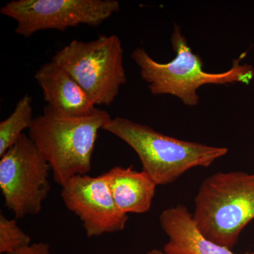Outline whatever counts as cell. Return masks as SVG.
<instances>
[{"label":"cell","instance_id":"cell-16","mask_svg":"<svg viewBox=\"0 0 254 254\" xmlns=\"http://www.w3.org/2000/svg\"><path fill=\"white\" fill-rule=\"evenodd\" d=\"M251 180L254 182V175H251Z\"/></svg>","mask_w":254,"mask_h":254},{"label":"cell","instance_id":"cell-7","mask_svg":"<svg viewBox=\"0 0 254 254\" xmlns=\"http://www.w3.org/2000/svg\"><path fill=\"white\" fill-rule=\"evenodd\" d=\"M120 9L116 0H13L0 13L15 20V33L28 38L45 30L64 31L81 24L97 27Z\"/></svg>","mask_w":254,"mask_h":254},{"label":"cell","instance_id":"cell-1","mask_svg":"<svg viewBox=\"0 0 254 254\" xmlns=\"http://www.w3.org/2000/svg\"><path fill=\"white\" fill-rule=\"evenodd\" d=\"M111 119L98 108L83 116L67 117L48 105L34 118L28 136L49 163L58 185L63 187L72 177L90 173L98 132Z\"/></svg>","mask_w":254,"mask_h":254},{"label":"cell","instance_id":"cell-10","mask_svg":"<svg viewBox=\"0 0 254 254\" xmlns=\"http://www.w3.org/2000/svg\"><path fill=\"white\" fill-rule=\"evenodd\" d=\"M159 220L169 238L163 247V252L167 254H236L205 238L195 226L192 214L185 205L165 209Z\"/></svg>","mask_w":254,"mask_h":254},{"label":"cell","instance_id":"cell-5","mask_svg":"<svg viewBox=\"0 0 254 254\" xmlns=\"http://www.w3.org/2000/svg\"><path fill=\"white\" fill-rule=\"evenodd\" d=\"M52 61L77 81L95 105H111L127 82L123 43L116 35H103L88 42L74 40Z\"/></svg>","mask_w":254,"mask_h":254},{"label":"cell","instance_id":"cell-13","mask_svg":"<svg viewBox=\"0 0 254 254\" xmlns=\"http://www.w3.org/2000/svg\"><path fill=\"white\" fill-rule=\"evenodd\" d=\"M31 245V238L18 226L16 220L0 214V254L13 253Z\"/></svg>","mask_w":254,"mask_h":254},{"label":"cell","instance_id":"cell-15","mask_svg":"<svg viewBox=\"0 0 254 254\" xmlns=\"http://www.w3.org/2000/svg\"><path fill=\"white\" fill-rule=\"evenodd\" d=\"M147 254H167L163 252V251H160L158 250H153L148 252Z\"/></svg>","mask_w":254,"mask_h":254},{"label":"cell","instance_id":"cell-4","mask_svg":"<svg viewBox=\"0 0 254 254\" xmlns=\"http://www.w3.org/2000/svg\"><path fill=\"white\" fill-rule=\"evenodd\" d=\"M192 218L200 233L232 250L241 232L254 219V182L243 172L207 177L195 198Z\"/></svg>","mask_w":254,"mask_h":254},{"label":"cell","instance_id":"cell-14","mask_svg":"<svg viewBox=\"0 0 254 254\" xmlns=\"http://www.w3.org/2000/svg\"><path fill=\"white\" fill-rule=\"evenodd\" d=\"M8 254H53L49 245L43 242L31 244V245L21 250L16 251L13 253Z\"/></svg>","mask_w":254,"mask_h":254},{"label":"cell","instance_id":"cell-2","mask_svg":"<svg viewBox=\"0 0 254 254\" xmlns=\"http://www.w3.org/2000/svg\"><path fill=\"white\" fill-rule=\"evenodd\" d=\"M171 44L175 58L168 63H158L142 48L131 53L132 60L140 68L141 78L148 83L152 94L174 95L184 104L193 107L199 102L198 90L203 85L249 84L254 78L253 66L240 63L245 54L234 60L232 67L225 72L205 71L200 55L192 51L177 24L173 27Z\"/></svg>","mask_w":254,"mask_h":254},{"label":"cell","instance_id":"cell-6","mask_svg":"<svg viewBox=\"0 0 254 254\" xmlns=\"http://www.w3.org/2000/svg\"><path fill=\"white\" fill-rule=\"evenodd\" d=\"M51 167L36 145L23 134L0 160V189L5 205L16 219L41 212L49 195Z\"/></svg>","mask_w":254,"mask_h":254},{"label":"cell","instance_id":"cell-11","mask_svg":"<svg viewBox=\"0 0 254 254\" xmlns=\"http://www.w3.org/2000/svg\"><path fill=\"white\" fill-rule=\"evenodd\" d=\"M105 175L120 212L128 215L149 211L158 185L148 174L132 167L116 166Z\"/></svg>","mask_w":254,"mask_h":254},{"label":"cell","instance_id":"cell-3","mask_svg":"<svg viewBox=\"0 0 254 254\" xmlns=\"http://www.w3.org/2000/svg\"><path fill=\"white\" fill-rule=\"evenodd\" d=\"M103 130L118 136L136 152L142 171L157 185L176 181L190 169L210 166L225 156L228 148L183 141L166 136L128 119L112 118Z\"/></svg>","mask_w":254,"mask_h":254},{"label":"cell","instance_id":"cell-8","mask_svg":"<svg viewBox=\"0 0 254 254\" xmlns=\"http://www.w3.org/2000/svg\"><path fill=\"white\" fill-rule=\"evenodd\" d=\"M65 206L77 215L88 238L122 231L128 215L114 201L105 173L98 177L76 175L62 187Z\"/></svg>","mask_w":254,"mask_h":254},{"label":"cell","instance_id":"cell-12","mask_svg":"<svg viewBox=\"0 0 254 254\" xmlns=\"http://www.w3.org/2000/svg\"><path fill=\"white\" fill-rule=\"evenodd\" d=\"M32 101L29 95H25L13 113L0 123V157L19 140L25 129H29L34 120Z\"/></svg>","mask_w":254,"mask_h":254},{"label":"cell","instance_id":"cell-9","mask_svg":"<svg viewBox=\"0 0 254 254\" xmlns=\"http://www.w3.org/2000/svg\"><path fill=\"white\" fill-rule=\"evenodd\" d=\"M47 105L55 113L67 117L88 115L95 104L81 86L66 71L53 61L44 64L35 74Z\"/></svg>","mask_w":254,"mask_h":254}]
</instances>
